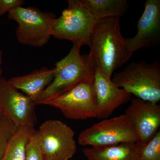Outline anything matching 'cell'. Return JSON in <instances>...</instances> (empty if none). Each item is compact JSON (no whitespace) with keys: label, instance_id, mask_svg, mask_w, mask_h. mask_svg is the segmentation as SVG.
Here are the masks:
<instances>
[{"label":"cell","instance_id":"obj_1","mask_svg":"<svg viewBox=\"0 0 160 160\" xmlns=\"http://www.w3.org/2000/svg\"><path fill=\"white\" fill-rule=\"evenodd\" d=\"M89 47V55L95 68L109 79L130 59L121 33L119 18L98 21Z\"/></svg>","mask_w":160,"mask_h":160},{"label":"cell","instance_id":"obj_2","mask_svg":"<svg viewBox=\"0 0 160 160\" xmlns=\"http://www.w3.org/2000/svg\"><path fill=\"white\" fill-rule=\"evenodd\" d=\"M81 47L73 45L65 57L55 66L54 78L35 101V106L69 91L82 81L94 77L95 68L88 55L80 53Z\"/></svg>","mask_w":160,"mask_h":160},{"label":"cell","instance_id":"obj_3","mask_svg":"<svg viewBox=\"0 0 160 160\" xmlns=\"http://www.w3.org/2000/svg\"><path fill=\"white\" fill-rule=\"evenodd\" d=\"M111 81L118 87L137 98L151 102L160 100V63L132 62L117 72Z\"/></svg>","mask_w":160,"mask_h":160},{"label":"cell","instance_id":"obj_4","mask_svg":"<svg viewBox=\"0 0 160 160\" xmlns=\"http://www.w3.org/2000/svg\"><path fill=\"white\" fill-rule=\"evenodd\" d=\"M68 4V8L56 19L52 36L81 47H89L97 21L80 0H69Z\"/></svg>","mask_w":160,"mask_h":160},{"label":"cell","instance_id":"obj_5","mask_svg":"<svg viewBox=\"0 0 160 160\" xmlns=\"http://www.w3.org/2000/svg\"><path fill=\"white\" fill-rule=\"evenodd\" d=\"M8 18L17 23L15 33L18 42L33 47H42L48 43L56 19L52 12L22 6L8 12Z\"/></svg>","mask_w":160,"mask_h":160},{"label":"cell","instance_id":"obj_6","mask_svg":"<svg viewBox=\"0 0 160 160\" xmlns=\"http://www.w3.org/2000/svg\"><path fill=\"white\" fill-rule=\"evenodd\" d=\"M139 138L125 114L105 119L82 131L78 142L83 146L106 147L122 143H136Z\"/></svg>","mask_w":160,"mask_h":160},{"label":"cell","instance_id":"obj_7","mask_svg":"<svg viewBox=\"0 0 160 160\" xmlns=\"http://www.w3.org/2000/svg\"><path fill=\"white\" fill-rule=\"evenodd\" d=\"M94 77L82 81L69 91L46 100L42 105L59 109L65 117L83 120L97 118Z\"/></svg>","mask_w":160,"mask_h":160},{"label":"cell","instance_id":"obj_8","mask_svg":"<svg viewBox=\"0 0 160 160\" xmlns=\"http://www.w3.org/2000/svg\"><path fill=\"white\" fill-rule=\"evenodd\" d=\"M37 133L45 160H69L76 152L74 132L62 121L47 120Z\"/></svg>","mask_w":160,"mask_h":160},{"label":"cell","instance_id":"obj_9","mask_svg":"<svg viewBox=\"0 0 160 160\" xmlns=\"http://www.w3.org/2000/svg\"><path fill=\"white\" fill-rule=\"evenodd\" d=\"M34 102L2 77L0 79V110L18 129H34L37 121Z\"/></svg>","mask_w":160,"mask_h":160},{"label":"cell","instance_id":"obj_10","mask_svg":"<svg viewBox=\"0 0 160 160\" xmlns=\"http://www.w3.org/2000/svg\"><path fill=\"white\" fill-rule=\"evenodd\" d=\"M145 10L138 23V32L132 38H124L129 58L142 48L157 47L160 42V0H146Z\"/></svg>","mask_w":160,"mask_h":160},{"label":"cell","instance_id":"obj_11","mask_svg":"<svg viewBox=\"0 0 160 160\" xmlns=\"http://www.w3.org/2000/svg\"><path fill=\"white\" fill-rule=\"evenodd\" d=\"M125 114L134 127L139 140L137 142L141 145L149 142L159 130L160 105L158 103L133 98Z\"/></svg>","mask_w":160,"mask_h":160},{"label":"cell","instance_id":"obj_12","mask_svg":"<svg viewBox=\"0 0 160 160\" xmlns=\"http://www.w3.org/2000/svg\"><path fill=\"white\" fill-rule=\"evenodd\" d=\"M95 68L94 89L97 105V118L107 119L115 109L131 99L132 94L119 88L111 79L106 77L99 69Z\"/></svg>","mask_w":160,"mask_h":160},{"label":"cell","instance_id":"obj_13","mask_svg":"<svg viewBox=\"0 0 160 160\" xmlns=\"http://www.w3.org/2000/svg\"><path fill=\"white\" fill-rule=\"evenodd\" d=\"M54 73V67L51 69L43 67L28 74L10 78L8 81L14 88L23 92L34 102L52 82Z\"/></svg>","mask_w":160,"mask_h":160},{"label":"cell","instance_id":"obj_14","mask_svg":"<svg viewBox=\"0 0 160 160\" xmlns=\"http://www.w3.org/2000/svg\"><path fill=\"white\" fill-rule=\"evenodd\" d=\"M135 143H122L106 147H89L83 149L82 152L87 160H138L135 150Z\"/></svg>","mask_w":160,"mask_h":160},{"label":"cell","instance_id":"obj_15","mask_svg":"<svg viewBox=\"0 0 160 160\" xmlns=\"http://www.w3.org/2000/svg\"><path fill=\"white\" fill-rule=\"evenodd\" d=\"M97 21L111 18H120L128 9L127 0H80Z\"/></svg>","mask_w":160,"mask_h":160},{"label":"cell","instance_id":"obj_16","mask_svg":"<svg viewBox=\"0 0 160 160\" xmlns=\"http://www.w3.org/2000/svg\"><path fill=\"white\" fill-rule=\"evenodd\" d=\"M34 129L19 128L11 139L1 160H26V146Z\"/></svg>","mask_w":160,"mask_h":160},{"label":"cell","instance_id":"obj_17","mask_svg":"<svg viewBox=\"0 0 160 160\" xmlns=\"http://www.w3.org/2000/svg\"><path fill=\"white\" fill-rule=\"evenodd\" d=\"M135 150L138 160H160V131L145 145L136 142Z\"/></svg>","mask_w":160,"mask_h":160},{"label":"cell","instance_id":"obj_18","mask_svg":"<svg viewBox=\"0 0 160 160\" xmlns=\"http://www.w3.org/2000/svg\"><path fill=\"white\" fill-rule=\"evenodd\" d=\"M18 129L14 123L0 110V160Z\"/></svg>","mask_w":160,"mask_h":160},{"label":"cell","instance_id":"obj_19","mask_svg":"<svg viewBox=\"0 0 160 160\" xmlns=\"http://www.w3.org/2000/svg\"><path fill=\"white\" fill-rule=\"evenodd\" d=\"M26 160H45L39 142L37 130L32 134L26 145Z\"/></svg>","mask_w":160,"mask_h":160},{"label":"cell","instance_id":"obj_20","mask_svg":"<svg viewBox=\"0 0 160 160\" xmlns=\"http://www.w3.org/2000/svg\"><path fill=\"white\" fill-rule=\"evenodd\" d=\"M23 0H0V17L6 12L24 5Z\"/></svg>","mask_w":160,"mask_h":160},{"label":"cell","instance_id":"obj_21","mask_svg":"<svg viewBox=\"0 0 160 160\" xmlns=\"http://www.w3.org/2000/svg\"><path fill=\"white\" fill-rule=\"evenodd\" d=\"M2 58L3 53L2 50L0 49V79L2 78L3 70L2 68Z\"/></svg>","mask_w":160,"mask_h":160},{"label":"cell","instance_id":"obj_22","mask_svg":"<svg viewBox=\"0 0 160 160\" xmlns=\"http://www.w3.org/2000/svg\"></svg>","mask_w":160,"mask_h":160}]
</instances>
